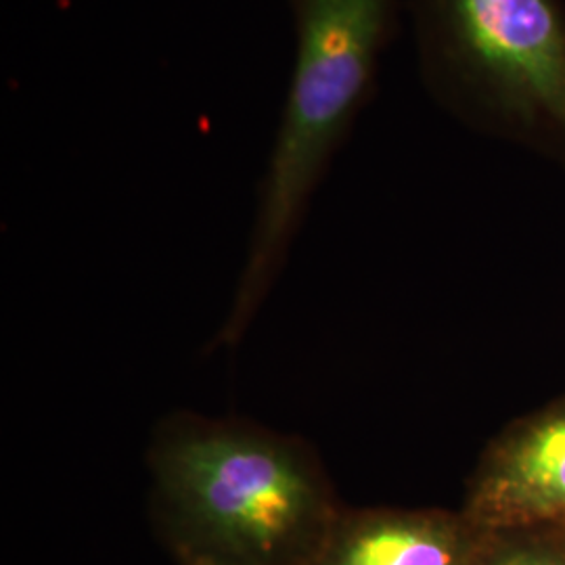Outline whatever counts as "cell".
I'll return each mask as SVG.
<instances>
[{
    "label": "cell",
    "instance_id": "obj_4",
    "mask_svg": "<svg viewBox=\"0 0 565 565\" xmlns=\"http://www.w3.org/2000/svg\"><path fill=\"white\" fill-rule=\"evenodd\" d=\"M461 513L482 532L565 525V394L490 440Z\"/></svg>",
    "mask_w": 565,
    "mask_h": 565
},
{
    "label": "cell",
    "instance_id": "obj_3",
    "mask_svg": "<svg viewBox=\"0 0 565 565\" xmlns=\"http://www.w3.org/2000/svg\"><path fill=\"white\" fill-rule=\"evenodd\" d=\"M427 88L467 126L565 166L562 0H413Z\"/></svg>",
    "mask_w": 565,
    "mask_h": 565
},
{
    "label": "cell",
    "instance_id": "obj_2",
    "mask_svg": "<svg viewBox=\"0 0 565 565\" xmlns=\"http://www.w3.org/2000/svg\"><path fill=\"white\" fill-rule=\"evenodd\" d=\"M296 61L231 310L216 335L242 342L281 273L308 203L364 103L398 23V0H291Z\"/></svg>",
    "mask_w": 565,
    "mask_h": 565
},
{
    "label": "cell",
    "instance_id": "obj_1",
    "mask_svg": "<svg viewBox=\"0 0 565 565\" xmlns=\"http://www.w3.org/2000/svg\"><path fill=\"white\" fill-rule=\"evenodd\" d=\"M147 467L184 564L310 565L342 511L310 446L239 419H163Z\"/></svg>",
    "mask_w": 565,
    "mask_h": 565
},
{
    "label": "cell",
    "instance_id": "obj_5",
    "mask_svg": "<svg viewBox=\"0 0 565 565\" xmlns=\"http://www.w3.org/2000/svg\"><path fill=\"white\" fill-rule=\"evenodd\" d=\"M484 536L461 511L342 509L310 565H476Z\"/></svg>",
    "mask_w": 565,
    "mask_h": 565
},
{
    "label": "cell",
    "instance_id": "obj_7",
    "mask_svg": "<svg viewBox=\"0 0 565 565\" xmlns=\"http://www.w3.org/2000/svg\"><path fill=\"white\" fill-rule=\"evenodd\" d=\"M186 565H212V564H186Z\"/></svg>",
    "mask_w": 565,
    "mask_h": 565
},
{
    "label": "cell",
    "instance_id": "obj_6",
    "mask_svg": "<svg viewBox=\"0 0 565 565\" xmlns=\"http://www.w3.org/2000/svg\"><path fill=\"white\" fill-rule=\"evenodd\" d=\"M476 565H565V525L486 532Z\"/></svg>",
    "mask_w": 565,
    "mask_h": 565
}]
</instances>
